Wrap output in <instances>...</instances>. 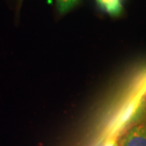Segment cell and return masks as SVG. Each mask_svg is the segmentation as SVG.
I'll list each match as a JSON object with an SVG mask.
<instances>
[{"label":"cell","instance_id":"277c9868","mask_svg":"<svg viewBox=\"0 0 146 146\" xmlns=\"http://www.w3.org/2000/svg\"><path fill=\"white\" fill-rule=\"evenodd\" d=\"M104 146H118L115 137H112L108 140Z\"/></svg>","mask_w":146,"mask_h":146},{"label":"cell","instance_id":"5b68a950","mask_svg":"<svg viewBox=\"0 0 146 146\" xmlns=\"http://www.w3.org/2000/svg\"><path fill=\"white\" fill-rule=\"evenodd\" d=\"M97 1H98V0H97Z\"/></svg>","mask_w":146,"mask_h":146},{"label":"cell","instance_id":"6da1fadb","mask_svg":"<svg viewBox=\"0 0 146 146\" xmlns=\"http://www.w3.org/2000/svg\"><path fill=\"white\" fill-rule=\"evenodd\" d=\"M121 146H146V124H139L130 129L123 138Z\"/></svg>","mask_w":146,"mask_h":146},{"label":"cell","instance_id":"3957f363","mask_svg":"<svg viewBox=\"0 0 146 146\" xmlns=\"http://www.w3.org/2000/svg\"><path fill=\"white\" fill-rule=\"evenodd\" d=\"M76 0H57L58 7L61 12L67 11L73 5Z\"/></svg>","mask_w":146,"mask_h":146},{"label":"cell","instance_id":"7a4b0ae2","mask_svg":"<svg viewBox=\"0 0 146 146\" xmlns=\"http://www.w3.org/2000/svg\"><path fill=\"white\" fill-rule=\"evenodd\" d=\"M98 2L111 15H118L123 10L120 0H98Z\"/></svg>","mask_w":146,"mask_h":146}]
</instances>
